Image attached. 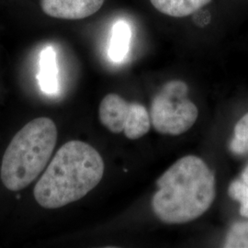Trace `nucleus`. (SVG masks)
I'll list each match as a JSON object with an SVG mask.
<instances>
[{
  "mask_svg": "<svg viewBox=\"0 0 248 248\" xmlns=\"http://www.w3.org/2000/svg\"><path fill=\"white\" fill-rule=\"evenodd\" d=\"M242 181L244 183H246L248 186V166L245 169V170L243 171V174H242Z\"/></svg>",
  "mask_w": 248,
  "mask_h": 248,
  "instance_id": "4468645a",
  "label": "nucleus"
},
{
  "mask_svg": "<svg viewBox=\"0 0 248 248\" xmlns=\"http://www.w3.org/2000/svg\"><path fill=\"white\" fill-rule=\"evenodd\" d=\"M105 0H42V8L51 17L81 19L95 14Z\"/></svg>",
  "mask_w": 248,
  "mask_h": 248,
  "instance_id": "39448f33",
  "label": "nucleus"
},
{
  "mask_svg": "<svg viewBox=\"0 0 248 248\" xmlns=\"http://www.w3.org/2000/svg\"><path fill=\"white\" fill-rule=\"evenodd\" d=\"M230 149L236 155L248 153V113L235 125L234 136L231 142Z\"/></svg>",
  "mask_w": 248,
  "mask_h": 248,
  "instance_id": "9b49d317",
  "label": "nucleus"
},
{
  "mask_svg": "<svg viewBox=\"0 0 248 248\" xmlns=\"http://www.w3.org/2000/svg\"><path fill=\"white\" fill-rule=\"evenodd\" d=\"M152 200L162 222L179 224L194 221L206 213L215 199V177L203 160L186 155L170 167L156 182Z\"/></svg>",
  "mask_w": 248,
  "mask_h": 248,
  "instance_id": "f257e3e1",
  "label": "nucleus"
},
{
  "mask_svg": "<svg viewBox=\"0 0 248 248\" xmlns=\"http://www.w3.org/2000/svg\"><path fill=\"white\" fill-rule=\"evenodd\" d=\"M152 5L161 13L175 18L192 15L209 4L211 0H150Z\"/></svg>",
  "mask_w": 248,
  "mask_h": 248,
  "instance_id": "1a4fd4ad",
  "label": "nucleus"
},
{
  "mask_svg": "<svg viewBox=\"0 0 248 248\" xmlns=\"http://www.w3.org/2000/svg\"><path fill=\"white\" fill-rule=\"evenodd\" d=\"M40 70L37 76L39 86L46 95H56L59 92V69L56 52L48 45L40 54Z\"/></svg>",
  "mask_w": 248,
  "mask_h": 248,
  "instance_id": "0eeeda50",
  "label": "nucleus"
},
{
  "mask_svg": "<svg viewBox=\"0 0 248 248\" xmlns=\"http://www.w3.org/2000/svg\"><path fill=\"white\" fill-rule=\"evenodd\" d=\"M224 248H248V222H237L232 226Z\"/></svg>",
  "mask_w": 248,
  "mask_h": 248,
  "instance_id": "f8f14e48",
  "label": "nucleus"
},
{
  "mask_svg": "<svg viewBox=\"0 0 248 248\" xmlns=\"http://www.w3.org/2000/svg\"><path fill=\"white\" fill-rule=\"evenodd\" d=\"M57 142V128L53 120H32L13 137L4 154L1 179L8 189L18 191L32 183L42 173Z\"/></svg>",
  "mask_w": 248,
  "mask_h": 248,
  "instance_id": "7ed1b4c3",
  "label": "nucleus"
},
{
  "mask_svg": "<svg viewBox=\"0 0 248 248\" xmlns=\"http://www.w3.org/2000/svg\"><path fill=\"white\" fill-rule=\"evenodd\" d=\"M104 162L87 142L64 143L33 189L36 202L45 209H57L87 195L102 179Z\"/></svg>",
  "mask_w": 248,
  "mask_h": 248,
  "instance_id": "f03ea898",
  "label": "nucleus"
},
{
  "mask_svg": "<svg viewBox=\"0 0 248 248\" xmlns=\"http://www.w3.org/2000/svg\"><path fill=\"white\" fill-rule=\"evenodd\" d=\"M132 39V30L124 20H118L112 27L108 46V56L114 62H121L127 57Z\"/></svg>",
  "mask_w": 248,
  "mask_h": 248,
  "instance_id": "6e6552de",
  "label": "nucleus"
},
{
  "mask_svg": "<svg viewBox=\"0 0 248 248\" xmlns=\"http://www.w3.org/2000/svg\"><path fill=\"white\" fill-rule=\"evenodd\" d=\"M229 195L241 204L240 213L248 218V186L243 181L235 180L229 186Z\"/></svg>",
  "mask_w": 248,
  "mask_h": 248,
  "instance_id": "ddd939ff",
  "label": "nucleus"
},
{
  "mask_svg": "<svg viewBox=\"0 0 248 248\" xmlns=\"http://www.w3.org/2000/svg\"><path fill=\"white\" fill-rule=\"evenodd\" d=\"M132 108L133 103L127 102L121 96L108 94L99 106L100 122L111 133H122L131 117Z\"/></svg>",
  "mask_w": 248,
  "mask_h": 248,
  "instance_id": "423d86ee",
  "label": "nucleus"
},
{
  "mask_svg": "<svg viewBox=\"0 0 248 248\" xmlns=\"http://www.w3.org/2000/svg\"><path fill=\"white\" fill-rule=\"evenodd\" d=\"M151 118L145 107L133 103L132 113L125 126L124 133L127 138L136 140L142 137L150 130Z\"/></svg>",
  "mask_w": 248,
  "mask_h": 248,
  "instance_id": "9d476101",
  "label": "nucleus"
},
{
  "mask_svg": "<svg viewBox=\"0 0 248 248\" xmlns=\"http://www.w3.org/2000/svg\"><path fill=\"white\" fill-rule=\"evenodd\" d=\"M187 87L182 81L169 82L155 97L151 107V122L160 133L179 135L189 130L199 111L187 97Z\"/></svg>",
  "mask_w": 248,
  "mask_h": 248,
  "instance_id": "20e7f679",
  "label": "nucleus"
}]
</instances>
